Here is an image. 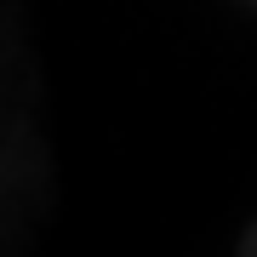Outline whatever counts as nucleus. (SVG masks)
Segmentation results:
<instances>
[{
	"instance_id": "nucleus-1",
	"label": "nucleus",
	"mask_w": 257,
	"mask_h": 257,
	"mask_svg": "<svg viewBox=\"0 0 257 257\" xmlns=\"http://www.w3.org/2000/svg\"><path fill=\"white\" fill-rule=\"evenodd\" d=\"M240 257H257V223L246 229V246H240Z\"/></svg>"
},
{
	"instance_id": "nucleus-2",
	"label": "nucleus",
	"mask_w": 257,
	"mask_h": 257,
	"mask_svg": "<svg viewBox=\"0 0 257 257\" xmlns=\"http://www.w3.org/2000/svg\"><path fill=\"white\" fill-rule=\"evenodd\" d=\"M251 6H257V0H251Z\"/></svg>"
}]
</instances>
